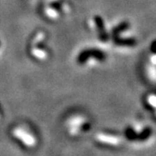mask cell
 <instances>
[{"label":"cell","instance_id":"5","mask_svg":"<svg viewBox=\"0 0 156 156\" xmlns=\"http://www.w3.org/2000/svg\"><path fill=\"white\" fill-rule=\"evenodd\" d=\"M45 14L47 17L51 19H56V18H58V16H59V14L54 9H51V8H47L45 10Z\"/></svg>","mask_w":156,"mask_h":156},{"label":"cell","instance_id":"6","mask_svg":"<svg viewBox=\"0 0 156 156\" xmlns=\"http://www.w3.org/2000/svg\"><path fill=\"white\" fill-rule=\"evenodd\" d=\"M147 102H148V104L150 106L156 108V95H154V94L148 95V97H147Z\"/></svg>","mask_w":156,"mask_h":156},{"label":"cell","instance_id":"1","mask_svg":"<svg viewBox=\"0 0 156 156\" xmlns=\"http://www.w3.org/2000/svg\"><path fill=\"white\" fill-rule=\"evenodd\" d=\"M12 134L15 138L19 140L23 145L28 147H34L37 145V139L35 138L33 134H30L26 129H23L21 127L15 128L12 131Z\"/></svg>","mask_w":156,"mask_h":156},{"label":"cell","instance_id":"2","mask_svg":"<svg viewBox=\"0 0 156 156\" xmlns=\"http://www.w3.org/2000/svg\"><path fill=\"white\" fill-rule=\"evenodd\" d=\"M85 123V119L82 116H72L68 121V126L69 128V133L71 134H76L79 132V129L82 125Z\"/></svg>","mask_w":156,"mask_h":156},{"label":"cell","instance_id":"4","mask_svg":"<svg viewBox=\"0 0 156 156\" xmlns=\"http://www.w3.org/2000/svg\"><path fill=\"white\" fill-rule=\"evenodd\" d=\"M31 54L34 57H36L38 60H45L48 56L46 51L38 49V48H33L31 50Z\"/></svg>","mask_w":156,"mask_h":156},{"label":"cell","instance_id":"7","mask_svg":"<svg viewBox=\"0 0 156 156\" xmlns=\"http://www.w3.org/2000/svg\"><path fill=\"white\" fill-rule=\"evenodd\" d=\"M151 50H152V51L154 52V54H156V41L155 42H154V43L152 44V46H151Z\"/></svg>","mask_w":156,"mask_h":156},{"label":"cell","instance_id":"8","mask_svg":"<svg viewBox=\"0 0 156 156\" xmlns=\"http://www.w3.org/2000/svg\"><path fill=\"white\" fill-rule=\"evenodd\" d=\"M151 62L154 64H156V54H154V56H151Z\"/></svg>","mask_w":156,"mask_h":156},{"label":"cell","instance_id":"3","mask_svg":"<svg viewBox=\"0 0 156 156\" xmlns=\"http://www.w3.org/2000/svg\"><path fill=\"white\" fill-rule=\"evenodd\" d=\"M95 138L97 140H99L101 143H106L108 145H115L116 146L120 143V139L116 136H112L109 134H96Z\"/></svg>","mask_w":156,"mask_h":156}]
</instances>
